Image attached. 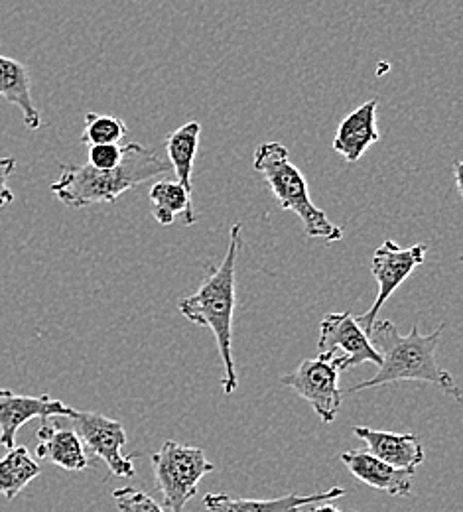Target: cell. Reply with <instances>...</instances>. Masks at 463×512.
Instances as JSON below:
<instances>
[{"label": "cell", "mask_w": 463, "mask_h": 512, "mask_svg": "<svg viewBox=\"0 0 463 512\" xmlns=\"http://www.w3.org/2000/svg\"><path fill=\"white\" fill-rule=\"evenodd\" d=\"M444 327L446 323H440L432 333L424 335L420 333L418 323H414L408 335H400L393 321H375L371 343L381 355V365L373 379L347 388L345 394H357L369 388L400 381H418L434 384L444 394L462 402V388L454 381L452 373L442 369L436 359Z\"/></svg>", "instance_id": "1"}, {"label": "cell", "mask_w": 463, "mask_h": 512, "mask_svg": "<svg viewBox=\"0 0 463 512\" xmlns=\"http://www.w3.org/2000/svg\"><path fill=\"white\" fill-rule=\"evenodd\" d=\"M243 227L241 223H233L229 233L227 255L223 256L221 264L209 272L203 280L198 292L182 298L178 310L186 320L196 323L199 327H207L213 331L217 349L223 363L221 388L223 394L231 396L239 388L237 369L233 361V314L237 302V258L243 249Z\"/></svg>", "instance_id": "2"}, {"label": "cell", "mask_w": 463, "mask_h": 512, "mask_svg": "<svg viewBox=\"0 0 463 512\" xmlns=\"http://www.w3.org/2000/svg\"><path fill=\"white\" fill-rule=\"evenodd\" d=\"M170 170L154 150L138 142L125 144L123 160L113 170H97L89 164H62L60 178L50 186L52 193L67 207H89L99 203H115L121 195L146 184Z\"/></svg>", "instance_id": "3"}, {"label": "cell", "mask_w": 463, "mask_h": 512, "mask_svg": "<svg viewBox=\"0 0 463 512\" xmlns=\"http://www.w3.org/2000/svg\"><path fill=\"white\" fill-rule=\"evenodd\" d=\"M253 168L265 178L280 207L300 217L306 237L328 243L343 239V231L333 225L328 215L312 201L304 174L292 164L290 152L282 142L259 144L255 150Z\"/></svg>", "instance_id": "4"}, {"label": "cell", "mask_w": 463, "mask_h": 512, "mask_svg": "<svg viewBox=\"0 0 463 512\" xmlns=\"http://www.w3.org/2000/svg\"><path fill=\"white\" fill-rule=\"evenodd\" d=\"M152 469L164 507L168 512H184L198 495L199 481L215 471V465L205 457L203 449L168 440L152 455Z\"/></svg>", "instance_id": "5"}, {"label": "cell", "mask_w": 463, "mask_h": 512, "mask_svg": "<svg viewBox=\"0 0 463 512\" xmlns=\"http://www.w3.org/2000/svg\"><path fill=\"white\" fill-rule=\"evenodd\" d=\"M318 355L333 361L339 371H347L363 363L381 365V355L371 343V337L349 312L328 314L322 320Z\"/></svg>", "instance_id": "6"}, {"label": "cell", "mask_w": 463, "mask_h": 512, "mask_svg": "<svg viewBox=\"0 0 463 512\" xmlns=\"http://www.w3.org/2000/svg\"><path fill=\"white\" fill-rule=\"evenodd\" d=\"M426 245H412L408 249L398 247L395 241H385L373 255V276L379 284V294L375 298V304L369 308V312H365L363 316L355 318L357 323L363 327V331L371 337L373 325L377 321V316L381 312V308L387 304V300L397 292L400 284H404V280L420 266L424 264L426 258Z\"/></svg>", "instance_id": "7"}, {"label": "cell", "mask_w": 463, "mask_h": 512, "mask_svg": "<svg viewBox=\"0 0 463 512\" xmlns=\"http://www.w3.org/2000/svg\"><path fill=\"white\" fill-rule=\"evenodd\" d=\"M71 420L73 432L79 436L83 448L93 451L111 469L113 475L123 479L133 477V459L123 453V448L127 446V432L119 420L81 410H75Z\"/></svg>", "instance_id": "8"}, {"label": "cell", "mask_w": 463, "mask_h": 512, "mask_svg": "<svg viewBox=\"0 0 463 512\" xmlns=\"http://www.w3.org/2000/svg\"><path fill=\"white\" fill-rule=\"evenodd\" d=\"M339 373L341 371L333 361L318 355L316 359L302 361L298 369L290 375H284L280 383L296 390L298 396L314 408L322 422L331 424L337 418L343 398V390L339 388Z\"/></svg>", "instance_id": "9"}, {"label": "cell", "mask_w": 463, "mask_h": 512, "mask_svg": "<svg viewBox=\"0 0 463 512\" xmlns=\"http://www.w3.org/2000/svg\"><path fill=\"white\" fill-rule=\"evenodd\" d=\"M75 408H69L62 400L48 394L26 396L0 388V446L14 448L18 430L34 418H71Z\"/></svg>", "instance_id": "10"}, {"label": "cell", "mask_w": 463, "mask_h": 512, "mask_svg": "<svg viewBox=\"0 0 463 512\" xmlns=\"http://www.w3.org/2000/svg\"><path fill=\"white\" fill-rule=\"evenodd\" d=\"M345 495V489L331 487L316 495H284L278 499H235L227 493H207L203 507L207 512H304L306 507L335 501Z\"/></svg>", "instance_id": "11"}, {"label": "cell", "mask_w": 463, "mask_h": 512, "mask_svg": "<svg viewBox=\"0 0 463 512\" xmlns=\"http://www.w3.org/2000/svg\"><path fill=\"white\" fill-rule=\"evenodd\" d=\"M341 461L355 479H359L363 485L375 491L387 493L391 497H408L412 493L410 473L381 461L369 451H363V449L345 451L341 453Z\"/></svg>", "instance_id": "12"}, {"label": "cell", "mask_w": 463, "mask_h": 512, "mask_svg": "<svg viewBox=\"0 0 463 512\" xmlns=\"http://www.w3.org/2000/svg\"><path fill=\"white\" fill-rule=\"evenodd\" d=\"M377 111L379 101L371 99L351 111L337 127L333 138V150L343 156L345 162L355 164L363 158V154L375 146L381 138L377 128Z\"/></svg>", "instance_id": "13"}, {"label": "cell", "mask_w": 463, "mask_h": 512, "mask_svg": "<svg viewBox=\"0 0 463 512\" xmlns=\"http://www.w3.org/2000/svg\"><path fill=\"white\" fill-rule=\"evenodd\" d=\"M353 434L367 446L369 453L410 475L424 463V448L416 434L371 430L365 426L353 428Z\"/></svg>", "instance_id": "14"}, {"label": "cell", "mask_w": 463, "mask_h": 512, "mask_svg": "<svg viewBox=\"0 0 463 512\" xmlns=\"http://www.w3.org/2000/svg\"><path fill=\"white\" fill-rule=\"evenodd\" d=\"M38 448L36 455L40 459H46L66 471H83L87 469V453L79 440V436L73 430H62L56 424L50 422V418L42 420V426L38 430Z\"/></svg>", "instance_id": "15"}, {"label": "cell", "mask_w": 463, "mask_h": 512, "mask_svg": "<svg viewBox=\"0 0 463 512\" xmlns=\"http://www.w3.org/2000/svg\"><path fill=\"white\" fill-rule=\"evenodd\" d=\"M0 97H4L8 103L16 105L22 111L24 125L28 130L42 127L40 111L32 101L28 67L6 56H0Z\"/></svg>", "instance_id": "16"}, {"label": "cell", "mask_w": 463, "mask_h": 512, "mask_svg": "<svg viewBox=\"0 0 463 512\" xmlns=\"http://www.w3.org/2000/svg\"><path fill=\"white\" fill-rule=\"evenodd\" d=\"M199 134H201V125L198 121H190L176 128L166 138L168 164L176 174V182H180L190 193L194 190L192 174H194V164L198 156Z\"/></svg>", "instance_id": "17"}, {"label": "cell", "mask_w": 463, "mask_h": 512, "mask_svg": "<svg viewBox=\"0 0 463 512\" xmlns=\"http://www.w3.org/2000/svg\"><path fill=\"white\" fill-rule=\"evenodd\" d=\"M148 197L152 203V215L160 225H172L178 215L186 217V225H194L198 219L192 205V193L176 180L156 182Z\"/></svg>", "instance_id": "18"}, {"label": "cell", "mask_w": 463, "mask_h": 512, "mask_svg": "<svg viewBox=\"0 0 463 512\" xmlns=\"http://www.w3.org/2000/svg\"><path fill=\"white\" fill-rule=\"evenodd\" d=\"M40 473L42 469L28 449L22 446L8 449V453L0 457V497L14 501Z\"/></svg>", "instance_id": "19"}, {"label": "cell", "mask_w": 463, "mask_h": 512, "mask_svg": "<svg viewBox=\"0 0 463 512\" xmlns=\"http://www.w3.org/2000/svg\"><path fill=\"white\" fill-rule=\"evenodd\" d=\"M129 134V127L123 119L113 115H101L95 111L85 113V128L81 134V142L87 146L93 144H121V140Z\"/></svg>", "instance_id": "20"}, {"label": "cell", "mask_w": 463, "mask_h": 512, "mask_svg": "<svg viewBox=\"0 0 463 512\" xmlns=\"http://www.w3.org/2000/svg\"><path fill=\"white\" fill-rule=\"evenodd\" d=\"M113 499L121 512H166L150 495L136 487H123L113 493Z\"/></svg>", "instance_id": "21"}, {"label": "cell", "mask_w": 463, "mask_h": 512, "mask_svg": "<svg viewBox=\"0 0 463 512\" xmlns=\"http://www.w3.org/2000/svg\"><path fill=\"white\" fill-rule=\"evenodd\" d=\"M125 146L121 144H93L89 146V166L97 170H113L121 164Z\"/></svg>", "instance_id": "22"}, {"label": "cell", "mask_w": 463, "mask_h": 512, "mask_svg": "<svg viewBox=\"0 0 463 512\" xmlns=\"http://www.w3.org/2000/svg\"><path fill=\"white\" fill-rule=\"evenodd\" d=\"M14 168V158H0V207H6L14 201V193L8 188V178L14 174Z\"/></svg>", "instance_id": "23"}, {"label": "cell", "mask_w": 463, "mask_h": 512, "mask_svg": "<svg viewBox=\"0 0 463 512\" xmlns=\"http://www.w3.org/2000/svg\"><path fill=\"white\" fill-rule=\"evenodd\" d=\"M454 178H456V188H458V192L462 195V160H456V162H454Z\"/></svg>", "instance_id": "24"}, {"label": "cell", "mask_w": 463, "mask_h": 512, "mask_svg": "<svg viewBox=\"0 0 463 512\" xmlns=\"http://www.w3.org/2000/svg\"><path fill=\"white\" fill-rule=\"evenodd\" d=\"M312 512H341L335 505H333V501H324V503H318L316 507H314V511Z\"/></svg>", "instance_id": "25"}]
</instances>
